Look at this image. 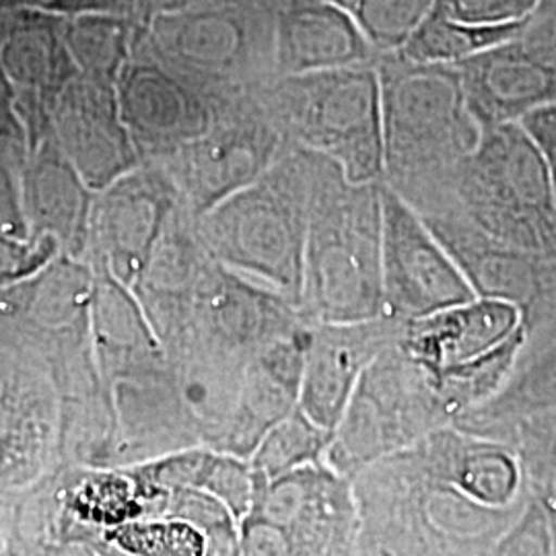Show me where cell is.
Here are the masks:
<instances>
[{
    "mask_svg": "<svg viewBox=\"0 0 556 556\" xmlns=\"http://www.w3.org/2000/svg\"><path fill=\"white\" fill-rule=\"evenodd\" d=\"M383 184L415 204L431 194L480 140L456 64H425L400 52L378 59Z\"/></svg>",
    "mask_w": 556,
    "mask_h": 556,
    "instance_id": "cell-5",
    "label": "cell"
},
{
    "mask_svg": "<svg viewBox=\"0 0 556 556\" xmlns=\"http://www.w3.org/2000/svg\"><path fill=\"white\" fill-rule=\"evenodd\" d=\"M381 181L351 184L337 163L316 157L299 312L312 324L386 318Z\"/></svg>",
    "mask_w": 556,
    "mask_h": 556,
    "instance_id": "cell-2",
    "label": "cell"
},
{
    "mask_svg": "<svg viewBox=\"0 0 556 556\" xmlns=\"http://www.w3.org/2000/svg\"><path fill=\"white\" fill-rule=\"evenodd\" d=\"M330 441L332 433L319 429L298 408L262 439L258 450L248 462L254 478L266 482L303 466L324 462Z\"/></svg>",
    "mask_w": 556,
    "mask_h": 556,
    "instance_id": "cell-29",
    "label": "cell"
},
{
    "mask_svg": "<svg viewBox=\"0 0 556 556\" xmlns=\"http://www.w3.org/2000/svg\"><path fill=\"white\" fill-rule=\"evenodd\" d=\"M239 530L241 556H298L285 530L254 511L241 519Z\"/></svg>",
    "mask_w": 556,
    "mask_h": 556,
    "instance_id": "cell-35",
    "label": "cell"
},
{
    "mask_svg": "<svg viewBox=\"0 0 556 556\" xmlns=\"http://www.w3.org/2000/svg\"><path fill=\"white\" fill-rule=\"evenodd\" d=\"M258 98L223 108L202 137L149 163L167 176L194 219L256 184L285 153L287 144Z\"/></svg>",
    "mask_w": 556,
    "mask_h": 556,
    "instance_id": "cell-10",
    "label": "cell"
},
{
    "mask_svg": "<svg viewBox=\"0 0 556 556\" xmlns=\"http://www.w3.org/2000/svg\"><path fill=\"white\" fill-rule=\"evenodd\" d=\"M528 23L530 21L501 27L466 25L445 17L431 7L400 54L404 59L425 64H459L495 46L519 40L526 34Z\"/></svg>",
    "mask_w": 556,
    "mask_h": 556,
    "instance_id": "cell-26",
    "label": "cell"
},
{
    "mask_svg": "<svg viewBox=\"0 0 556 556\" xmlns=\"http://www.w3.org/2000/svg\"><path fill=\"white\" fill-rule=\"evenodd\" d=\"M96 192H91L56 142H38L21 174V206L27 233L59 241L66 258L87 262Z\"/></svg>",
    "mask_w": 556,
    "mask_h": 556,
    "instance_id": "cell-21",
    "label": "cell"
},
{
    "mask_svg": "<svg viewBox=\"0 0 556 556\" xmlns=\"http://www.w3.org/2000/svg\"><path fill=\"white\" fill-rule=\"evenodd\" d=\"M544 507L548 509V514L553 517V523H555V536H556V501H542Z\"/></svg>",
    "mask_w": 556,
    "mask_h": 556,
    "instance_id": "cell-42",
    "label": "cell"
},
{
    "mask_svg": "<svg viewBox=\"0 0 556 556\" xmlns=\"http://www.w3.org/2000/svg\"><path fill=\"white\" fill-rule=\"evenodd\" d=\"M64 464V408L52 371L0 337V498H20Z\"/></svg>",
    "mask_w": 556,
    "mask_h": 556,
    "instance_id": "cell-9",
    "label": "cell"
},
{
    "mask_svg": "<svg viewBox=\"0 0 556 556\" xmlns=\"http://www.w3.org/2000/svg\"><path fill=\"white\" fill-rule=\"evenodd\" d=\"M62 40L71 59L79 64L83 77L112 85L116 73L132 59L135 41L128 17L112 15L75 17L62 31Z\"/></svg>",
    "mask_w": 556,
    "mask_h": 556,
    "instance_id": "cell-27",
    "label": "cell"
},
{
    "mask_svg": "<svg viewBox=\"0 0 556 556\" xmlns=\"http://www.w3.org/2000/svg\"><path fill=\"white\" fill-rule=\"evenodd\" d=\"M316 157L287 147L256 184L197 219L211 258L291 299L298 307Z\"/></svg>",
    "mask_w": 556,
    "mask_h": 556,
    "instance_id": "cell-6",
    "label": "cell"
},
{
    "mask_svg": "<svg viewBox=\"0 0 556 556\" xmlns=\"http://www.w3.org/2000/svg\"><path fill=\"white\" fill-rule=\"evenodd\" d=\"M179 204L176 188L157 165L144 163L118 179L96 194L87 264L135 293Z\"/></svg>",
    "mask_w": 556,
    "mask_h": 556,
    "instance_id": "cell-12",
    "label": "cell"
},
{
    "mask_svg": "<svg viewBox=\"0 0 556 556\" xmlns=\"http://www.w3.org/2000/svg\"><path fill=\"white\" fill-rule=\"evenodd\" d=\"M50 110L48 135L91 192L100 194L144 165L112 85L87 77L68 80Z\"/></svg>",
    "mask_w": 556,
    "mask_h": 556,
    "instance_id": "cell-15",
    "label": "cell"
},
{
    "mask_svg": "<svg viewBox=\"0 0 556 556\" xmlns=\"http://www.w3.org/2000/svg\"><path fill=\"white\" fill-rule=\"evenodd\" d=\"M11 7L43 11L54 15H68V17H83V15H128L124 0H4Z\"/></svg>",
    "mask_w": 556,
    "mask_h": 556,
    "instance_id": "cell-38",
    "label": "cell"
},
{
    "mask_svg": "<svg viewBox=\"0 0 556 556\" xmlns=\"http://www.w3.org/2000/svg\"><path fill=\"white\" fill-rule=\"evenodd\" d=\"M486 556H556L555 523L544 503L528 501Z\"/></svg>",
    "mask_w": 556,
    "mask_h": 556,
    "instance_id": "cell-32",
    "label": "cell"
},
{
    "mask_svg": "<svg viewBox=\"0 0 556 556\" xmlns=\"http://www.w3.org/2000/svg\"><path fill=\"white\" fill-rule=\"evenodd\" d=\"M56 556H101L93 551V548H89V546H83V544H73V546H66V548H62L59 555Z\"/></svg>",
    "mask_w": 556,
    "mask_h": 556,
    "instance_id": "cell-41",
    "label": "cell"
},
{
    "mask_svg": "<svg viewBox=\"0 0 556 556\" xmlns=\"http://www.w3.org/2000/svg\"><path fill=\"white\" fill-rule=\"evenodd\" d=\"M118 108L144 163L199 139L220 114L219 105L139 52H132L119 73Z\"/></svg>",
    "mask_w": 556,
    "mask_h": 556,
    "instance_id": "cell-16",
    "label": "cell"
},
{
    "mask_svg": "<svg viewBox=\"0 0 556 556\" xmlns=\"http://www.w3.org/2000/svg\"><path fill=\"white\" fill-rule=\"evenodd\" d=\"M132 468L144 482L161 491L197 489L219 498L238 521L252 509L256 480L248 459L194 445Z\"/></svg>",
    "mask_w": 556,
    "mask_h": 556,
    "instance_id": "cell-23",
    "label": "cell"
},
{
    "mask_svg": "<svg viewBox=\"0 0 556 556\" xmlns=\"http://www.w3.org/2000/svg\"><path fill=\"white\" fill-rule=\"evenodd\" d=\"M447 417L431 379L397 340L363 374L324 462L355 480L369 466L441 429Z\"/></svg>",
    "mask_w": 556,
    "mask_h": 556,
    "instance_id": "cell-8",
    "label": "cell"
},
{
    "mask_svg": "<svg viewBox=\"0 0 556 556\" xmlns=\"http://www.w3.org/2000/svg\"><path fill=\"white\" fill-rule=\"evenodd\" d=\"M376 64L282 77L260 93V105L287 147L337 163L351 184L383 181Z\"/></svg>",
    "mask_w": 556,
    "mask_h": 556,
    "instance_id": "cell-7",
    "label": "cell"
},
{
    "mask_svg": "<svg viewBox=\"0 0 556 556\" xmlns=\"http://www.w3.org/2000/svg\"><path fill=\"white\" fill-rule=\"evenodd\" d=\"M250 511L282 528L298 556H358L361 519L353 480L326 462L256 480Z\"/></svg>",
    "mask_w": 556,
    "mask_h": 556,
    "instance_id": "cell-13",
    "label": "cell"
},
{
    "mask_svg": "<svg viewBox=\"0 0 556 556\" xmlns=\"http://www.w3.org/2000/svg\"><path fill=\"white\" fill-rule=\"evenodd\" d=\"M523 40L556 60V0H540L534 17L528 23Z\"/></svg>",
    "mask_w": 556,
    "mask_h": 556,
    "instance_id": "cell-39",
    "label": "cell"
},
{
    "mask_svg": "<svg viewBox=\"0 0 556 556\" xmlns=\"http://www.w3.org/2000/svg\"><path fill=\"white\" fill-rule=\"evenodd\" d=\"M135 52L220 110L277 83V0H194L151 21Z\"/></svg>",
    "mask_w": 556,
    "mask_h": 556,
    "instance_id": "cell-4",
    "label": "cell"
},
{
    "mask_svg": "<svg viewBox=\"0 0 556 556\" xmlns=\"http://www.w3.org/2000/svg\"><path fill=\"white\" fill-rule=\"evenodd\" d=\"M397 319L361 324H312L305 351L299 410L334 435L358 381L376 358L397 342Z\"/></svg>",
    "mask_w": 556,
    "mask_h": 556,
    "instance_id": "cell-17",
    "label": "cell"
},
{
    "mask_svg": "<svg viewBox=\"0 0 556 556\" xmlns=\"http://www.w3.org/2000/svg\"><path fill=\"white\" fill-rule=\"evenodd\" d=\"M0 503H4V501H2V498H0Z\"/></svg>",
    "mask_w": 556,
    "mask_h": 556,
    "instance_id": "cell-43",
    "label": "cell"
},
{
    "mask_svg": "<svg viewBox=\"0 0 556 556\" xmlns=\"http://www.w3.org/2000/svg\"><path fill=\"white\" fill-rule=\"evenodd\" d=\"M15 98L17 91L0 62V144H4L20 160L27 161L29 135L25 122L20 116Z\"/></svg>",
    "mask_w": 556,
    "mask_h": 556,
    "instance_id": "cell-36",
    "label": "cell"
},
{
    "mask_svg": "<svg viewBox=\"0 0 556 556\" xmlns=\"http://www.w3.org/2000/svg\"><path fill=\"white\" fill-rule=\"evenodd\" d=\"M480 130L521 124L556 103V60L523 40L507 41L456 64Z\"/></svg>",
    "mask_w": 556,
    "mask_h": 556,
    "instance_id": "cell-18",
    "label": "cell"
},
{
    "mask_svg": "<svg viewBox=\"0 0 556 556\" xmlns=\"http://www.w3.org/2000/svg\"><path fill=\"white\" fill-rule=\"evenodd\" d=\"M71 59L66 46H60L50 27L25 25L7 34L2 41L0 62L9 79L27 91L29 105L50 103L68 83L66 62Z\"/></svg>",
    "mask_w": 556,
    "mask_h": 556,
    "instance_id": "cell-25",
    "label": "cell"
},
{
    "mask_svg": "<svg viewBox=\"0 0 556 556\" xmlns=\"http://www.w3.org/2000/svg\"><path fill=\"white\" fill-rule=\"evenodd\" d=\"M355 21L326 0H277L278 77L376 64Z\"/></svg>",
    "mask_w": 556,
    "mask_h": 556,
    "instance_id": "cell-22",
    "label": "cell"
},
{
    "mask_svg": "<svg viewBox=\"0 0 556 556\" xmlns=\"http://www.w3.org/2000/svg\"><path fill=\"white\" fill-rule=\"evenodd\" d=\"M441 468L457 486L478 503L495 509L519 505L521 475L516 457L495 443L466 438L454 429H438L427 435Z\"/></svg>",
    "mask_w": 556,
    "mask_h": 556,
    "instance_id": "cell-24",
    "label": "cell"
},
{
    "mask_svg": "<svg viewBox=\"0 0 556 556\" xmlns=\"http://www.w3.org/2000/svg\"><path fill=\"white\" fill-rule=\"evenodd\" d=\"M521 126L528 132V137L534 140L542 155L556 202V103L532 112L530 116L521 119Z\"/></svg>",
    "mask_w": 556,
    "mask_h": 556,
    "instance_id": "cell-37",
    "label": "cell"
},
{
    "mask_svg": "<svg viewBox=\"0 0 556 556\" xmlns=\"http://www.w3.org/2000/svg\"><path fill=\"white\" fill-rule=\"evenodd\" d=\"M89 548L101 556H206V540L186 521L142 517L103 532Z\"/></svg>",
    "mask_w": 556,
    "mask_h": 556,
    "instance_id": "cell-28",
    "label": "cell"
},
{
    "mask_svg": "<svg viewBox=\"0 0 556 556\" xmlns=\"http://www.w3.org/2000/svg\"><path fill=\"white\" fill-rule=\"evenodd\" d=\"M540 7V0H435L433 9L450 20L501 27L532 20Z\"/></svg>",
    "mask_w": 556,
    "mask_h": 556,
    "instance_id": "cell-34",
    "label": "cell"
},
{
    "mask_svg": "<svg viewBox=\"0 0 556 556\" xmlns=\"http://www.w3.org/2000/svg\"><path fill=\"white\" fill-rule=\"evenodd\" d=\"M521 326L516 303L477 298L435 316L406 321L400 346L429 379H438L489 355Z\"/></svg>",
    "mask_w": 556,
    "mask_h": 556,
    "instance_id": "cell-20",
    "label": "cell"
},
{
    "mask_svg": "<svg viewBox=\"0 0 556 556\" xmlns=\"http://www.w3.org/2000/svg\"><path fill=\"white\" fill-rule=\"evenodd\" d=\"M386 318H429L478 298L470 278L417 211L381 181Z\"/></svg>",
    "mask_w": 556,
    "mask_h": 556,
    "instance_id": "cell-11",
    "label": "cell"
},
{
    "mask_svg": "<svg viewBox=\"0 0 556 556\" xmlns=\"http://www.w3.org/2000/svg\"><path fill=\"white\" fill-rule=\"evenodd\" d=\"M299 328L303 316L291 299L215 262L200 282L190 330L179 342L194 340L250 363L262 349Z\"/></svg>",
    "mask_w": 556,
    "mask_h": 556,
    "instance_id": "cell-14",
    "label": "cell"
},
{
    "mask_svg": "<svg viewBox=\"0 0 556 556\" xmlns=\"http://www.w3.org/2000/svg\"><path fill=\"white\" fill-rule=\"evenodd\" d=\"M523 342L526 330L521 326L514 337L503 342L495 351H491L489 355L478 358L470 365H464L452 374L431 379L447 415H454L468 406H477L482 400L493 396L501 388V383L509 378Z\"/></svg>",
    "mask_w": 556,
    "mask_h": 556,
    "instance_id": "cell-30",
    "label": "cell"
},
{
    "mask_svg": "<svg viewBox=\"0 0 556 556\" xmlns=\"http://www.w3.org/2000/svg\"><path fill=\"white\" fill-rule=\"evenodd\" d=\"M62 256V248L54 239L0 233V289L38 277Z\"/></svg>",
    "mask_w": 556,
    "mask_h": 556,
    "instance_id": "cell-33",
    "label": "cell"
},
{
    "mask_svg": "<svg viewBox=\"0 0 556 556\" xmlns=\"http://www.w3.org/2000/svg\"><path fill=\"white\" fill-rule=\"evenodd\" d=\"M358 556H486L523 505L495 509L468 497L427 438L355 480Z\"/></svg>",
    "mask_w": 556,
    "mask_h": 556,
    "instance_id": "cell-1",
    "label": "cell"
},
{
    "mask_svg": "<svg viewBox=\"0 0 556 556\" xmlns=\"http://www.w3.org/2000/svg\"><path fill=\"white\" fill-rule=\"evenodd\" d=\"M355 21L379 56L394 54L415 34L435 0H326Z\"/></svg>",
    "mask_w": 556,
    "mask_h": 556,
    "instance_id": "cell-31",
    "label": "cell"
},
{
    "mask_svg": "<svg viewBox=\"0 0 556 556\" xmlns=\"http://www.w3.org/2000/svg\"><path fill=\"white\" fill-rule=\"evenodd\" d=\"M410 206L422 219L452 217L498 245L556 260L555 194L521 124L482 130L477 149Z\"/></svg>",
    "mask_w": 556,
    "mask_h": 556,
    "instance_id": "cell-3",
    "label": "cell"
},
{
    "mask_svg": "<svg viewBox=\"0 0 556 556\" xmlns=\"http://www.w3.org/2000/svg\"><path fill=\"white\" fill-rule=\"evenodd\" d=\"M309 328L278 338L245 367L236 410L211 450L250 459L278 422L299 408Z\"/></svg>",
    "mask_w": 556,
    "mask_h": 556,
    "instance_id": "cell-19",
    "label": "cell"
},
{
    "mask_svg": "<svg viewBox=\"0 0 556 556\" xmlns=\"http://www.w3.org/2000/svg\"><path fill=\"white\" fill-rule=\"evenodd\" d=\"M9 546V503H0V556L7 555Z\"/></svg>",
    "mask_w": 556,
    "mask_h": 556,
    "instance_id": "cell-40",
    "label": "cell"
}]
</instances>
